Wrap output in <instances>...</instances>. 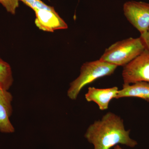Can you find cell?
<instances>
[{
    "label": "cell",
    "instance_id": "1",
    "mask_svg": "<svg viewBox=\"0 0 149 149\" xmlns=\"http://www.w3.org/2000/svg\"><path fill=\"white\" fill-rule=\"evenodd\" d=\"M130 130H126L122 118L109 112L88 127L84 137L94 149H110L118 144L134 148L137 141L130 138Z\"/></svg>",
    "mask_w": 149,
    "mask_h": 149
},
{
    "label": "cell",
    "instance_id": "2",
    "mask_svg": "<svg viewBox=\"0 0 149 149\" xmlns=\"http://www.w3.org/2000/svg\"><path fill=\"white\" fill-rule=\"evenodd\" d=\"M117 67L100 59L85 63L81 66L79 76L70 84L68 97L72 100H76L85 86L101 77L111 75Z\"/></svg>",
    "mask_w": 149,
    "mask_h": 149
},
{
    "label": "cell",
    "instance_id": "3",
    "mask_svg": "<svg viewBox=\"0 0 149 149\" xmlns=\"http://www.w3.org/2000/svg\"><path fill=\"white\" fill-rule=\"evenodd\" d=\"M141 38H128L112 45L104 52L100 59L117 67H124L145 50Z\"/></svg>",
    "mask_w": 149,
    "mask_h": 149
},
{
    "label": "cell",
    "instance_id": "4",
    "mask_svg": "<svg viewBox=\"0 0 149 149\" xmlns=\"http://www.w3.org/2000/svg\"><path fill=\"white\" fill-rule=\"evenodd\" d=\"M122 75L123 85L138 82L149 83V51L145 49L123 67Z\"/></svg>",
    "mask_w": 149,
    "mask_h": 149
},
{
    "label": "cell",
    "instance_id": "5",
    "mask_svg": "<svg viewBox=\"0 0 149 149\" xmlns=\"http://www.w3.org/2000/svg\"><path fill=\"white\" fill-rule=\"evenodd\" d=\"M124 15L128 21L143 35L149 28V3L128 1L123 5Z\"/></svg>",
    "mask_w": 149,
    "mask_h": 149
},
{
    "label": "cell",
    "instance_id": "6",
    "mask_svg": "<svg viewBox=\"0 0 149 149\" xmlns=\"http://www.w3.org/2000/svg\"><path fill=\"white\" fill-rule=\"evenodd\" d=\"M35 23L39 29L47 32H53L58 29L68 28L66 22L60 17L56 11L37 9Z\"/></svg>",
    "mask_w": 149,
    "mask_h": 149
},
{
    "label": "cell",
    "instance_id": "7",
    "mask_svg": "<svg viewBox=\"0 0 149 149\" xmlns=\"http://www.w3.org/2000/svg\"><path fill=\"white\" fill-rule=\"evenodd\" d=\"M13 96L10 92L0 86V132L13 133L15 129L10 120L13 113Z\"/></svg>",
    "mask_w": 149,
    "mask_h": 149
},
{
    "label": "cell",
    "instance_id": "8",
    "mask_svg": "<svg viewBox=\"0 0 149 149\" xmlns=\"http://www.w3.org/2000/svg\"><path fill=\"white\" fill-rule=\"evenodd\" d=\"M118 91L117 87L108 88L89 87L85 98L87 101L97 104L101 110H105L108 109L111 101L116 99Z\"/></svg>",
    "mask_w": 149,
    "mask_h": 149
},
{
    "label": "cell",
    "instance_id": "9",
    "mask_svg": "<svg viewBox=\"0 0 149 149\" xmlns=\"http://www.w3.org/2000/svg\"><path fill=\"white\" fill-rule=\"evenodd\" d=\"M124 97H137L149 102V83L136 82L132 84L123 85L118 92L116 99Z\"/></svg>",
    "mask_w": 149,
    "mask_h": 149
},
{
    "label": "cell",
    "instance_id": "10",
    "mask_svg": "<svg viewBox=\"0 0 149 149\" xmlns=\"http://www.w3.org/2000/svg\"><path fill=\"white\" fill-rule=\"evenodd\" d=\"M13 83L11 68L0 56V86L9 91Z\"/></svg>",
    "mask_w": 149,
    "mask_h": 149
},
{
    "label": "cell",
    "instance_id": "11",
    "mask_svg": "<svg viewBox=\"0 0 149 149\" xmlns=\"http://www.w3.org/2000/svg\"><path fill=\"white\" fill-rule=\"evenodd\" d=\"M24 3L26 5L31 8L34 11L37 9H45L51 11H54L52 7L48 6L41 0H19Z\"/></svg>",
    "mask_w": 149,
    "mask_h": 149
},
{
    "label": "cell",
    "instance_id": "12",
    "mask_svg": "<svg viewBox=\"0 0 149 149\" xmlns=\"http://www.w3.org/2000/svg\"><path fill=\"white\" fill-rule=\"evenodd\" d=\"M19 0H0V3L6 8L8 12L14 15L19 6Z\"/></svg>",
    "mask_w": 149,
    "mask_h": 149
},
{
    "label": "cell",
    "instance_id": "13",
    "mask_svg": "<svg viewBox=\"0 0 149 149\" xmlns=\"http://www.w3.org/2000/svg\"><path fill=\"white\" fill-rule=\"evenodd\" d=\"M146 49L149 51V28L146 33L141 35L140 37Z\"/></svg>",
    "mask_w": 149,
    "mask_h": 149
},
{
    "label": "cell",
    "instance_id": "14",
    "mask_svg": "<svg viewBox=\"0 0 149 149\" xmlns=\"http://www.w3.org/2000/svg\"><path fill=\"white\" fill-rule=\"evenodd\" d=\"M114 149H123L122 148H121L120 146H119L118 145H116L114 147Z\"/></svg>",
    "mask_w": 149,
    "mask_h": 149
}]
</instances>
